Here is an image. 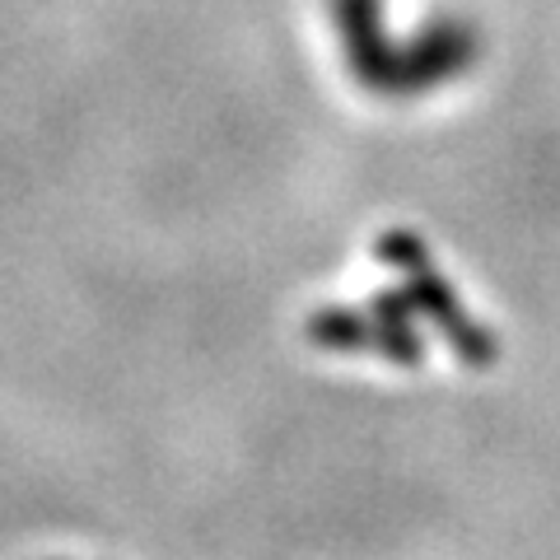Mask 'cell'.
I'll list each match as a JSON object with an SVG mask.
<instances>
[{"instance_id":"6da1fadb","label":"cell","mask_w":560,"mask_h":560,"mask_svg":"<svg viewBox=\"0 0 560 560\" xmlns=\"http://www.w3.org/2000/svg\"><path fill=\"white\" fill-rule=\"evenodd\" d=\"M308 346L364 378L481 374L500 350L486 304L416 230H378L346 257L304 318Z\"/></svg>"},{"instance_id":"7a4b0ae2","label":"cell","mask_w":560,"mask_h":560,"mask_svg":"<svg viewBox=\"0 0 560 560\" xmlns=\"http://www.w3.org/2000/svg\"><path fill=\"white\" fill-rule=\"evenodd\" d=\"M331 70L370 108L453 98L481 66V33L444 0H318Z\"/></svg>"}]
</instances>
